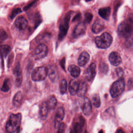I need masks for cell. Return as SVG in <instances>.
Here are the masks:
<instances>
[{"instance_id": "1", "label": "cell", "mask_w": 133, "mask_h": 133, "mask_svg": "<svg viewBox=\"0 0 133 133\" xmlns=\"http://www.w3.org/2000/svg\"><path fill=\"white\" fill-rule=\"evenodd\" d=\"M118 33L123 38L128 39L133 35V15L122 22L118 27Z\"/></svg>"}, {"instance_id": "2", "label": "cell", "mask_w": 133, "mask_h": 133, "mask_svg": "<svg viewBox=\"0 0 133 133\" xmlns=\"http://www.w3.org/2000/svg\"><path fill=\"white\" fill-rule=\"evenodd\" d=\"M22 119L21 113L11 114L5 125L6 132L8 133L15 132L20 127Z\"/></svg>"}, {"instance_id": "3", "label": "cell", "mask_w": 133, "mask_h": 133, "mask_svg": "<svg viewBox=\"0 0 133 133\" xmlns=\"http://www.w3.org/2000/svg\"><path fill=\"white\" fill-rule=\"evenodd\" d=\"M112 41V36L106 32L95 38V43L97 47L100 49H107L111 46Z\"/></svg>"}, {"instance_id": "4", "label": "cell", "mask_w": 133, "mask_h": 133, "mask_svg": "<svg viewBox=\"0 0 133 133\" xmlns=\"http://www.w3.org/2000/svg\"><path fill=\"white\" fill-rule=\"evenodd\" d=\"M73 12L69 11L65 15L62 21L59 26L58 39L59 40H62L66 36L69 27V23L71 19V15Z\"/></svg>"}, {"instance_id": "5", "label": "cell", "mask_w": 133, "mask_h": 133, "mask_svg": "<svg viewBox=\"0 0 133 133\" xmlns=\"http://www.w3.org/2000/svg\"><path fill=\"white\" fill-rule=\"evenodd\" d=\"M125 81L123 79H120L113 83L110 90L111 96L113 98L119 97L125 89Z\"/></svg>"}, {"instance_id": "6", "label": "cell", "mask_w": 133, "mask_h": 133, "mask_svg": "<svg viewBox=\"0 0 133 133\" xmlns=\"http://www.w3.org/2000/svg\"><path fill=\"white\" fill-rule=\"evenodd\" d=\"M48 74V70L45 66H40L35 68L31 74V78L34 81L44 80Z\"/></svg>"}, {"instance_id": "7", "label": "cell", "mask_w": 133, "mask_h": 133, "mask_svg": "<svg viewBox=\"0 0 133 133\" xmlns=\"http://www.w3.org/2000/svg\"><path fill=\"white\" fill-rule=\"evenodd\" d=\"M48 51L47 46L44 44H41L34 51V57L37 60L44 58L47 55Z\"/></svg>"}, {"instance_id": "8", "label": "cell", "mask_w": 133, "mask_h": 133, "mask_svg": "<svg viewBox=\"0 0 133 133\" xmlns=\"http://www.w3.org/2000/svg\"><path fill=\"white\" fill-rule=\"evenodd\" d=\"M65 116V110L62 108H59L57 109L55 118L54 127L55 129H59L61 124Z\"/></svg>"}, {"instance_id": "9", "label": "cell", "mask_w": 133, "mask_h": 133, "mask_svg": "<svg viewBox=\"0 0 133 133\" xmlns=\"http://www.w3.org/2000/svg\"><path fill=\"white\" fill-rule=\"evenodd\" d=\"M109 62L112 65L118 66L122 62L121 56L118 53L116 52H112L109 55Z\"/></svg>"}, {"instance_id": "10", "label": "cell", "mask_w": 133, "mask_h": 133, "mask_svg": "<svg viewBox=\"0 0 133 133\" xmlns=\"http://www.w3.org/2000/svg\"><path fill=\"white\" fill-rule=\"evenodd\" d=\"M86 26L84 23H80L75 28L73 33V36L74 38H78L84 35L86 32Z\"/></svg>"}, {"instance_id": "11", "label": "cell", "mask_w": 133, "mask_h": 133, "mask_svg": "<svg viewBox=\"0 0 133 133\" xmlns=\"http://www.w3.org/2000/svg\"><path fill=\"white\" fill-rule=\"evenodd\" d=\"M96 64L92 63L89 66L86 72V78L88 81H91L93 79L96 75Z\"/></svg>"}, {"instance_id": "12", "label": "cell", "mask_w": 133, "mask_h": 133, "mask_svg": "<svg viewBox=\"0 0 133 133\" xmlns=\"http://www.w3.org/2000/svg\"><path fill=\"white\" fill-rule=\"evenodd\" d=\"M16 27L20 30H24L28 26V22L27 20L23 16L18 17L15 21Z\"/></svg>"}, {"instance_id": "13", "label": "cell", "mask_w": 133, "mask_h": 133, "mask_svg": "<svg viewBox=\"0 0 133 133\" xmlns=\"http://www.w3.org/2000/svg\"><path fill=\"white\" fill-rule=\"evenodd\" d=\"M85 124V120L82 116L80 118L79 121L77 122L73 126L70 133H82L83 127Z\"/></svg>"}, {"instance_id": "14", "label": "cell", "mask_w": 133, "mask_h": 133, "mask_svg": "<svg viewBox=\"0 0 133 133\" xmlns=\"http://www.w3.org/2000/svg\"><path fill=\"white\" fill-rule=\"evenodd\" d=\"M105 25L103 21L100 19H97L93 24L92 31L94 34H98L104 30Z\"/></svg>"}, {"instance_id": "15", "label": "cell", "mask_w": 133, "mask_h": 133, "mask_svg": "<svg viewBox=\"0 0 133 133\" xmlns=\"http://www.w3.org/2000/svg\"><path fill=\"white\" fill-rule=\"evenodd\" d=\"M80 82L77 79L71 80L69 85V90L70 94L73 96L77 94Z\"/></svg>"}, {"instance_id": "16", "label": "cell", "mask_w": 133, "mask_h": 133, "mask_svg": "<svg viewBox=\"0 0 133 133\" xmlns=\"http://www.w3.org/2000/svg\"><path fill=\"white\" fill-rule=\"evenodd\" d=\"M90 59V55L86 51H84L80 55L78 59V64L80 66H83L86 65L89 62Z\"/></svg>"}, {"instance_id": "17", "label": "cell", "mask_w": 133, "mask_h": 133, "mask_svg": "<svg viewBox=\"0 0 133 133\" xmlns=\"http://www.w3.org/2000/svg\"><path fill=\"white\" fill-rule=\"evenodd\" d=\"M83 112L85 115L89 116L92 112V105L89 99L87 97L84 98L83 108Z\"/></svg>"}, {"instance_id": "18", "label": "cell", "mask_w": 133, "mask_h": 133, "mask_svg": "<svg viewBox=\"0 0 133 133\" xmlns=\"http://www.w3.org/2000/svg\"><path fill=\"white\" fill-rule=\"evenodd\" d=\"M48 106L47 104V102H43L41 105L40 109V116L41 119L45 120L47 117L49 110Z\"/></svg>"}, {"instance_id": "19", "label": "cell", "mask_w": 133, "mask_h": 133, "mask_svg": "<svg viewBox=\"0 0 133 133\" xmlns=\"http://www.w3.org/2000/svg\"><path fill=\"white\" fill-rule=\"evenodd\" d=\"M111 9L110 7L102 8L98 11L99 15L104 19L106 20L109 19L111 15Z\"/></svg>"}, {"instance_id": "20", "label": "cell", "mask_w": 133, "mask_h": 133, "mask_svg": "<svg viewBox=\"0 0 133 133\" xmlns=\"http://www.w3.org/2000/svg\"><path fill=\"white\" fill-rule=\"evenodd\" d=\"M68 70L70 72L71 76L75 78L78 77L80 74V70L79 67L74 65H69Z\"/></svg>"}, {"instance_id": "21", "label": "cell", "mask_w": 133, "mask_h": 133, "mask_svg": "<svg viewBox=\"0 0 133 133\" xmlns=\"http://www.w3.org/2000/svg\"><path fill=\"white\" fill-rule=\"evenodd\" d=\"M87 84L84 82H80L79 88L77 91V94L79 97H84L87 91Z\"/></svg>"}, {"instance_id": "22", "label": "cell", "mask_w": 133, "mask_h": 133, "mask_svg": "<svg viewBox=\"0 0 133 133\" xmlns=\"http://www.w3.org/2000/svg\"><path fill=\"white\" fill-rule=\"evenodd\" d=\"M47 103L49 110L54 109L57 105V99L54 96L52 95L48 98Z\"/></svg>"}, {"instance_id": "23", "label": "cell", "mask_w": 133, "mask_h": 133, "mask_svg": "<svg viewBox=\"0 0 133 133\" xmlns=\"http://www.w3.org/2000/svg\"><path fill=\"white\" fill-rule=\"evenodd\" d=\"M23 98V95L21 91L17 92L14 96L12 100L13 105L16 107H18L21 104Z\"/></svg>"}, {"instance_id": "24", "label": "cell", "mask_w": 133, "mask_h": 133, "mask_svg": "<svg viewBox=\"0 0 133 133\" xmlns=\"http://www.w3.org/2000/svg\"><path fill=\"white\" fill-rule=\"evenodd\" d=\"M48 76L52 81L54 82L58 77V72L54 66H51L48 70Z\"/></svg>"}, {"instance_id": "25", "label": "cell", "mask_w": 133, "mask_h": 133, "mask_svg": "<svg viewBox=\"0 0 133 133\" xmlns=\"http://www.w3.org/2000/svg\"><path fill=\"white\" fill-rule=\"evenodd\" d=\"M11 50V47L9 45H1V56L3 57H6Z\"/></svg>"}, {"instance_id": "26", "label": "cell", "mask_w": 133, "mask_h": 133, "mask_svg": "<svg viewBox=\"0 0 133 133\" xmlns=\"http://www.w3.org/2000/svg\"><path fill=\"white\" fill-rule=\"evenodd\" d=\"M13 72L15 76L16 77V79L22 77V69L19 63L16 64L13 69Z\"/></svg>"}, {"instance_id": "27", "label": "cell", "mask_w": 133, "mask_h": 133, "mask_svg": "<svg viewBox=\"0 0 133 133\" xmlns=\"http://www.w3.org/2000/svg\"><path fill=\"white\" fill-rule=\"evenodd\" d=\"M11 85V82L9 79H5L3 83V85L1 88V90L2 92H7L10 90Z\"/></svg>"}, {"instance_id": "28", "label": "cell", "mask_w": 133, "mask_h": 133, "mask_svg": "<svg viewBox=\"0 0 133 133\" xmlns=\"http://www.w3.org/2000/svg\"><path fill=\"white\" fill-rule=\"evenodd\" d=\"M92 102L94 107L97 108H99L100 106L101 101L100 97L98 94H95L93 96Z\"/></svg>"}, {"instance_id": "29", "label": "cell", "mask_w": 133, "mask_h": 133, "mask_svg": "<svg viewBox=\"0 0 133 133\" xmlns=\"http://www.w3.org/2000/svg\"><path fill=\"white\" fill-rule=\"evenodd\" d=\"M67 89V82L66 80L63 79L60 83V90L61 94H64L66 92Z\"/></svg>"}, {"instance_id": "30", "label": "cell", "mask_w": 133, "mask_h": 133, "mask_svg": "<svg viewBox=\"0 0 133 133\" xmlns=\"http://www.w3.org/2000/svg\"><path fill=\"white\" fill-rule=\"evenodd\" d=\"M22 12V10L20 8H16L14 9L12 11L10 15V18L11 19H13L17 15Z\"/></svg>"}, {"instance_id": "31", "label": "cell", "mask_w": 133, "mask_h": 133, "mask_svg": "<svg viewBox=\"0 0 133 133\" xmlns=\"http://www.w3.org/2000/svg\"><path fill=\"white\" fill-rule=\"evenodd\" d=\"M93 15L90 12H86L85 14V22L87 23H89L91 22L93 19Z\"/></svg>"}, {"instance_id": "32", "label": "cell", "mask_w": 133, "mask_h": 133, "mask_svg": "<svg viewBox=\"0 0 133 133\" xmlns=\"http://www.w3.org/2000/svg\"><path fill=\"white\" fill-rule=\"evenodd\" d=\"M100 70L102 73H107L108 70V66L105 63H102L100 65Z\"/></svg>"}, {"instance_id": "33", "label": "cell", "mask_w": 133, "mask_h": 133, "mask_svg": "<svg viewBox=\"0 0 133 133\" xmlns=\"http://www.w3.org/2000/svg\"><path fill=\"white\" fill-rule=\"evenodd\" d=\"M0 41L1 43H2V42L4 41L5 40L7 37H8V35H7L5 31L3 29H1V33H0Z\"/></svg>"}, {"instance_id": "34", "label": "cell", "mask_w": 133, "mask_h": 133, "mask_svg": "<svg viewBox=\"0 0 133 133\" xmlns=\"http://www.w3.org/2000/svg\"><path fill=\"white\" fill-rule=\"evenodd\" d=\"M38 1V0H33V1H32L31 2L29 3L26 6H25V7L23 8V10H24V11H27L28 9H29L30 8H31L35 4L36 2H37Z\"/></svg>"}, {"instance_id": "35", "label": "cell", "mask_w": 133, "mask_h": 133, "mask_svg": "<svg viewBox=\"0 0 133 133\" xmlns=\"http://www.w3.org/2000/svg\"><path fill=\"white\" fill-rule=\"evenodd\" d=\"M116 72L117 76H118L119 77H121L123 75V69L121 67H118V68H117L116 70Z\"/></svg>"}, {"instance_id": "36", "label": "cell", "mask_w": 133, "mask_h": 133, "mask_svg": "<svg viewBox=\"0 0 133 133\" xmlns=\"http://www.w3.org/2000/svg\"><path fill=\"white\" fill-rule=\"evenodd\" d=\"M81 14L80 12H78L73 17L72 19V22L79 21L81 19Z\"/></svg>"}, {"instance_id": "37", "label": "cell", "mask_w": 133, "mask_h": 133, "mask_svg": "<svg viewBox=\"0 0 133 133\" xmlns=\"http://www.w3.org/2000/svg\"><path fill=\"white\" fill-rule=\"evenodd\" d=\"M65 125L64 123H62L59 128V130L57 133H62L65 130Z\"/></svg>"}, {"instance_id": "38", "label": "cell", "mask_w": 133, "mask_h": 133, "mask_svg": "<svg viewBox=\"0 0 133 133\" xmlns=\"http://www.w3.org/2000/svg\"><path fill=\"white\" fill-rule=\"evenodd\" d=\"M65 58H64L61 61V64L62 67L64 70H65Z\"/></svg>"}, {"instance_id": "39", "label": "cell", "mask_w": 133, "mask_h": 133, "mask_svg": "<svg viewBox=\"0 0 133 133\" xmlns=\"http://www.w3.org/2000/svg\"><path fill=\"white\" fill-rule=\"evenodd\" d=\"M117 133H125V132L122 130L121 129H119L117 131Z\"/></svg>"}, {"instance_id": "40", "label": "cell", "mask_w": 133, "mask_h": 133, "mask_svg": "<svg viewBox=\"0 0 133 133\" xmlns=\"http://www.w3.org/2000/svg\"><path fill=\"white\" fill-rule=\"evenodd\" d=\"M98 133H104V131H103V130H100V131H99V132Z\"/></svg>"}, {"instance_id": "41", "label": "cell", "mask_w": 133, "mask_h": 133, "mask_svg": "<svg viewBox=\"0 0 133 133\" xmlns=\"http://www.w3.org/2000/svg\"><path fill=\"white\" fill-rule=\"evenodd\" d=\"M92 1V0H85V1H86V2H89L91 1Z\"/></svg>"}, {"instance_id": "42", "label": "cell", "mask_w": 133, "mask_h": 133, "mask_svg": "<svg viewBox=\"0 0 133 133\" xmlns=\"http://www.w3.org/2000/svg\"><path fill=\"white\" fill-rule=\"evenodd\" d=\"M84 133H88V132H87V131L86 130H85V132H84Z\"/></svg>"}, {"instance_id": "43", "label": "cell", "mask_w": 133, "mask_h": 133, "mask_svg": "<svg viewBox=\"0 0 133 133\" xmlns=\"http://www.w3.org/2000/svg\"><path fill=\"white\" fill-rule=\"evenodd\" d=\"M132 133H133V132H132Z\"/></svg>"}]
</instances>
